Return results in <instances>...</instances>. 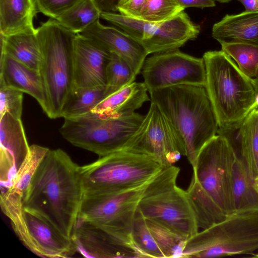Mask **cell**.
Returning a JSON list of instances; mask_svg holds the SVG:
<instances>
[{
  "label": "cell",
  "instance_id": "cell-1",
  "mask_svg": "<svg viewBox=\"0 0 258 258\" xmlns=\"http://www.w3.org/2000/svg\"><path fill=\"white\" fill-rule=\"evenodd\" d=\"M83 195L80 166L62 150H49L25 192L23 206L72 237Z\"/></svg>",
  "mask_w": 258,
  "mask_h": 258
},
{
  "label": "cell",
  "instance_id": "cell-2",
  "mask_svg": "<svg viewBox=\"0 0 258 258\" xmlns=\"http://www.w3.org/2000/svg\"><path fill=\"white\" fill-rule=\"evenodd\" d=\"M238 156L229 141L217 134L199 153L185 191L200 229L221 221L234 212L233 174Z\"/></svg>",
  "mask_w": 258,
  "mask_h": 258
},
{
  "label": "cell",
  "instance_id": "cell-3",
  "mask_svg": "<svg viewBox=\"0 0 258 258\" xmlns=\"http://www.w3.org/2000/svg\"><path fill=\"white\" fill-rule=\"evenodd\" d=\"M156 104L183 142L194 168L202 147L217 135L219 128L204 87L182 85L150 92Z\"/></svg>",
  "mask_w": 258,
  "mask_h": 258
},
{
  "label": "cell",
  "instance_id": "cell-4",
  "mask_svg": "<svg viewBox=\"0 0 258 258\" xmlns=\"http://www.w3.org/2000/svg\"><path fill=\"white\" fill-rule=\"evenodd\" d=\"M205 86L219 128L243 120L256 106L252 79L222 50L208 51L203 56Z\"/></svg>",
  "mask_w": 258,
  "mask_h": 258
},
{
  "label": "cell",
  "instance_id": "cell-5",
  "mask_svg": "<svg viewBox=\"0 0 258 258\" xmlns=\"http://www.w3.org/2000/svg\"><path fill=\"white\" fill-rule=\"evenodd\" d=\"M42 54L39 70L50 118L60 117L63 106L74 88L73 54L76 33L50 18L36 29Z\"/></svg>",
  "mask_w": 258,
  "mask_h": 258
},
{
  "label": "cell",
  "instance_id": "cell-6",
  "mask_svg": "<svg viewBox=\"0 0 258 258\" xmlns=\"http://www.w3.org/2000/svg\"><path fill=\"white\" fill-rule=\"evenodd\" d=\"M180 170L173 165L164 168L146 186L138 210L145 219L187 240L200 228L186 191L177 185Z\"/></svg>",
  "mask_w": 258,
  "mask_h": 258
},
{
  "label": "cell",
  "instance_id": "cell-7",
  "mask_svg": "<svg viewBox=\"0 0 258 258\" xmlns=\"http://www.w3.org/2000/svg\"><path fill=\"white\" fill-rule=\"evenodd\" d=\"M164 168L150 155L121 151L80 166L84 194L119 191L150 182Z\"/></svg>",
  "mask_w": 258,
  "mask_h": 258
},
{
  "label": "cell",
  "instance_id": "cell-8",
  "mask_svg": "<svg viewBox=\"0 0 258 258\" xmlns=\"http://www.w3.org/2000/svg\"><path fill=\"white\" fill-rule=\"evenodd\" d=\"M23 195L12 188L1 189L2 212L21 242L36 255L68 257L77 251L72 237L63 235L46 219L23 206Z\"/></svg>",
  "mask_w": 258,
  "mask_h": 258
},
{
  "label": "cell",
  "instance_id": "cell-9",
  "mask_svg": "<svg viewBox=\"0 0 258 258\" xmlns=\"http://www.w3.org/2000/svg\"><path fill=\"white\" fill-rule=\"evenodd\" d=\"M257 250L258 213L234 212L187 240L182 257L252 256Z\"/></svg>",
  "mask_w": 258,
  "mask_h": 258
},
{
  "label": "cell",
  "instance_id": "cell-10",
  "mask_svg": "<svg viewBox=\"0 0 258 258\" xmlns=\"http://www.w3.org/2000/svg\"><path fill=\"white\" fill-rule=\"evenodd\" d=\"M145 115L137 112L107 116L90 112L83 116L64 119L59 132L75 146L100 157L121 151L142 123Z\"/></svg>",
  "mask_w": 258,
  "mask_h": 258
},
{
  "label": "cell",
  "instance_id": "cell-11",
  "mask_svg": "<svg viewBox=\"0 0 258 258\" xmlns=\"http://www.w3.org/2000/svg\"><path fill=\"white\" fill-rule=\"evenodd\" d=\"M149 183L119 191L84 194L77 221L99 227L140 256L132 232L139 202Z\"/></svg>",
  "mask_w": 258,
  "mask_h": 258
},
{
  "label": "cell",
  "instance_id": "cell-12",
  "mask_svg": "<svg viewBox=\"0 0 258 258\" xmlns=\"http://www.w3.org/2000/svg\"><path fill=\"white\" fill-rule=\"evenodd\" d=\"M111 24L138 41L148 54L178 49L195 39L200 26L194 24L184 11L162 22L152 23L114 13Z\"/></svg>",
  "mask_w": 258,
  "mask_h": 258
},
{
  "label": "cell",
  "instance_id": "cell-13",
  "mask_svg": "<svg viewBox=\"0 0 258 258\" xmlns=\"http://www.w3.org/2000/svg\"><path fill=\"white\" fill-rule=\"evenodd\" d=\"M125 151L151 156L164 168L173 165L181 156L186 155L183 142L160 108L152 102Z\"/></svg>",
  "mask_w": 258,
  "mask_h": 258
},
{
  "label": "cell",
  "instance_id": "cell-14",
  "mask_svg": "<svg viewBox=\"0 0 258 258\" xmlns=\"http://www.w3.org/2000/svg\"><path fill=\"white\" fill-rule=\"evenodd\" d=\"M141 73L149 93L175 86L205 87L206 84L203 58L194 57L178 49L155 53L146 58Z\"/></svg>",
  "mask_w": 258,
  "mask_h": 258
},
{
  "label": "cell",
  "instance_id": "cell-15",
  "mask_svg": "<svg viewBox=\"0 0 258 258\" xmlns=\"http://www.w3.org/2000/svg\"><path fill=\"white\" fill-rule=\"evenodd\" d=\"M110 56L94 40L77 33L74 45V88L107 85L106 69Z\"/></svg>",
  "mask_w": 258,
  "mask_h": 258
},
{
  "label": "cell",
  "instance_id": "cell-16",
  "mask_svg": "<svg viewBox=\"0 0 258 258\" xmlns=\"http://www.w3.org/2000/svg\"><path fill=\"white\" fill-rule=\"evenodd\" d=\"M0 144L1 188L6 189L30 149L21 119L8 112L0 115Z\"/></svg>",
  "mask_w": 258,
  "mask_h": 258
},
{
  "label": "cell",
  "instance_id": "cell-17",
  "mask_svg": "<svg viewBox=\"0 0 258 258\" xmlns=\"http://www.w3.org/2000/svg\"><path fill=\"white\" fill-rule=\"evenodd\" d=\"M80 34L93 39L110 53H114L124 60L135 76L141 73L148 54L138 41L124 31L103 25L98 19Z\"/></svg>",
  "mask_w": 258,
  "mask_h": 258
},
{
  "label": "cell",
  "instance_id": "cell-18",
  "mask_svg": "<svg viewBox=\"0 0 258 258\" xmlns=\"http://www.w3.org/2000/svg\"><path fill=\"white\" fill-rule=\"evenodd\" d=\"M72 238L77 251L86 257H140L134 249L124 245L99 227L86 222L77 221Z\"/></svg>",
  "mask_w": 258,
  "mask_h": 258
},
{
  "label": "cell",
  "instance_id": "cell-19",
  "mask_svg": "<svg viewBox=\"0 0 258 258\" xmlns=\"http://www.w3.org/2000/svg\"><path fill=\"white\" fill-rule=\"evenodd\" d=\"M9 87L28 94L34 98L44 112L47 111L45 88L40 72L1 54L0 87Z\"/></svg>",
  "mask_w": 258,
  "mask_h": 258
},
{
  "label": "cell",
  "instance_id": "cell-20",
  "mask_svg": "<svg viewBox=\"0 0 258 258\" xmlns=\"http://www.w3.org/2000/svg\"><path fill=\"white\" fill-rule=\"evenodd\" d=\"M212 35L219 42H240L258 45V11L226 15L214 24Z\"/></svg>",
  "mask_w": 258,
  "mask_h": 258
},
{
  "label": "cell",
  "instance_id": "cell-21",
  "mask_svg": "<svg viewBox=\"0 0 258 258\" xmlns=\"http://www.w3.org/2000/svg\"><path fill=\"white\" fill-rule=\"evenodd\" d=\"M144 82H133L110 94L91 112L107 116H121L135 112L150 100Z\"/></svg>",
  "mask_w": 258,
  "mask_h": 258
},
{
  "label": "cell",
  "instance_id": "cell-22",
  "mask_svg": "<svg viewBox=\"0 0 258 258\" xmlns=\"http://www.w3.org/2000/svg\"><path fill=\"white\" fill-rule=\"evenodd\" d=\"M1 54H6L28 67L39 72L42 54L36 29L9 36L0 33Z\"/></svg>",
  "mask_w": 258,
  "mask_h": 258
},
{
  "label": "cell",
  "instance_id": "cell-23",
  "mask_svg": "<svg viewBox=\"0 0 258 258\" xmlns=\"http://www.w3.org/2000/svg\"><path fill=\"white\" fill-rule=\"evenodd\" d=\"M37 12L33 0H0V33L9 36L35 32Z\"/></svg>",
  "mask_w": 258,
  "mask_h": 258
},
{
  "label": "cell",
  "instance_id": "cell-24",
  "mask_svg": "<svg viewBox=\"0 0 258 258\" xmlns=\"http://www.w3.org/2000/svg\"><path fill=\"white\" fill-rule=\"evenodd\" d=\"M233 193L234 212L258 213V192L245 163L239 156L233 169Z\"/></svg>",
  "mask_w": 258,
  "mask_h": 258
},
{
  "label": "cell",
  "instance_id": "cell-25",
  "mask_svg": "<svg viewBox=\"0 0 258 258\" xmlns=\"http://www.w3.org/2000/svg\"><path fill=\"white\" fill-rule=\"evenodd\" d=\"M116 91L107 85L74 88L63 106L60 117L70 119L87 114L106 97Z\"/></svg>",
  "mask_w": 258,
  "mask_h": 258
},
{
  "label": "cell",
  "instance_id": "cell-26",
  "mask_svg": "<svg viewBox=\"0 0 258 258\" xmlns=\"http://www.w3.org/2000/svg\"><path fill=\"white\" fill-rule=\"evenodd\" d=\"M240 156L253 179L258 175V107L254 108L243 120Z\"/></svg>",
  "mask_w": 258,
  "mask_h": 258
},
{
  "label": "cell",
  "instance_id": "cell-27",
  "mask_svg": "<svg viewBox=\"0 0 258 258\" xmlns=\"http://www.w3.org/2000/svg\"><path fill=\"white\" fill-rule=\"evenodd\" d=\"M101 13L96 0H81L55 20L77 34L99 19Z\"/></svg>",
  "mask_w": 258,
  "mask_h": 258
},
{
  "label": "cell",
  "instance_id": "cell-28",
  "mask_svg": "<svg viewBox=\"0 0 258 258\" xmlns=\"http://www.w3.org/2000/svg\"><path fill=\"white\" fill-rule=\"evenodd\" d=\"M221 50L229 56L248 78H255L258 70V45L240 42H219Z\"/></svg>",
  "mask_w": 258,
  "mask_h": 258
},
{
  "label": "cell",
  "instance_id": "cell-29",
  "mask_svg": "<svg viewBox=\"0 0 258 258\" xmlns=\"http://www.w3.org/2000/svg\"><path fill=\"white\" fill-rule=\"evenodd\" d=\"M49 151L38 145L30 146L29 153L19 167L11 186L23 196L38 168Z\"/></svg>",
  "mask_w": 258,
  "mask_h": 258
},
{
  "label": "cell",
  "instance_id": "cell-30",
  "mask_svg": "<svg viewBox=\"0 0 258 258\" xmlns=\"http://www.w3.org/2000/svg\"><path fill=\"white\" fill-rule=\"evenodd\" d=\"M132 238L141 257L165 258L138 208L134 220Z\"/></svg>",
  "mask_w": 258,
  "mask_h": 258
},
{
  "label": "cell",
  "instance_id": "cell-31",
  "mask_svg": "<svg viewBox=\"0 0 258 258\" xmlns=\"http://www.w3.org/2000/svg\"><path fill=\"white\" fill-rule=\"evenodd\" d=\"M145 220L165 258L182 257L187 240L155 222L146 219Z\"/></svg>",
  "mask_w": 258,
  "mask_h": 258
},
{
  "label": "cell",
  "instance_id": "cell-32",
  "mask_svg": "<svg viewBox=\"0 0 258 258\" xmlns=\"http://www.w3.org/2000/svg\"><path fill=\"white\" fill-rule=\"evenodd\" d=\"M184 9L176 0H147L138 19L152 23L162 22L175 17Z\"/></svg>",
  "mask_w": 258,
  "mask_h": 258
},
{
  "label": "cell",
  "instance_id": "cell-33",
  "mask_svg": "<svg viewBox=\"0 0 258 258\" xmlns=\"http://www.w3.org/2000/svg\"><path fill=\"white\" fill-rule=\"evenodd\" d=\"M106 78L107 85L117 91L134 82L136 76L124 60L111 53L106 67Z\"/></svg>",
  "mask_w": 258,
  "mask_h": 258
},
{
  "label": "cell",
  "instance_id": "cell-34",
  "mask_svg": "<svg viewBox=\"0 0 258 258\" xmlns=\"http://www.w3.org/2000/svg\"><path fill=\"white\" fill-rule=\"evenodd\" d=\"M23 92L9 87H0V115L8 112L21 119Z\"/></svg>",
  "mask_w": 258,
  "mask_h": 258
},
{
  "label": "cell",
  "instance_id": "cell-35",
  "mask_svg": "<svg viewBox=\"0 0 258 258\" xmlns=\"http://www.w3.org/2000/svg\"><path fill=\"white\" fill-rule=\"evenodd\" d=\"M81 0H33L37 12L56 19Z\"/></svg>",
  "mask_w": 258,
  "mask_h": 258
},
{
  "label": "cell",
  "instance_id": "cell-36",
  "mask_svg": "<svg viewBox=\"0 0 258 258\" xmlns=\"http://www.w3.org/2000/svg\"><path fill=\"white\" fill-rule=\"evenodd\" d=\"M147 0H120L117 10L119 14L138 19L141 10Z\"/></svg>",
  "mask_w": 258,
  "mask_h": 258
},
{
  "label": "cell",
  "instance_id": "cell-37",
  "mask_svg": "<svg viewBox=\"0 0 258 258\" xmlns=\"http://www.w3.org/2000/svg\"><path fill=\"white\" fill-rule=\"evenodd\" d=\"M184 9L189 7L211 8L216 6L214 0H176Z\"/></svg>",
  "mask_w": 258,
  "mask_h": 258
},
{
  "label": "cell",
  "instance_id": "cell-38",
  "mask_svg": "<svg viewBox=\"0 0 258 258\" xmlns=\"http://www.w3.org/2000/svg\"><path fill=\"white\" fill-rule=\"evenodd\" d=\"M120 0H96L102 12H118L117 7Z\"/></svg>",
  "mask_w": 258,
  "mask_h": 258
},
{
  "label": "cell",
  "instance_id": "cell-39",
  "mask_svg": "<svg viewBox=\"0 0 258 258\" xmlns=\"http://www.w3.org/2000/svg\"><path fill=\"white\" fill-rule=\"evenodd\" d=\"M246 11H258V0H238Z\"/></svg>",
  "mask_w": 258,
  "mask_h": 258
},
{
  "label": "cell",
  "instance_id": "cell-40",
  "mask_svg": "<svg viewBox=\"0 0 258 258\" xmlns=\"http://www.w3.org/2000/svg\"><path fill=\"white\" fill-rule=\"evenodd\" d=\"M253 182L254 188L258 192V175L253 178Z\"/></svg>",
  "mask_w": 258,
  "mask_h": 258
},
{
  "label": "cell",
  "instance_id": "cell-41",
  "mask_svg": "<svg viewBox=\"0 0 258 258\" xmlns=\"http://www.w3.org/2000/svg\"><path fill=\"white\" fill-rule=\"evenodd\" d=\"M252 82H253V84L254 85V87L255 91V94H256V93H258V81L254 80L252 79Z\"/></svg>",
  "mask_w": 258,
  "mask_h": 258
},
{
  "label": "cell",
  "instance_id": "cell-42",
  "mask_svg": "<svg viewBox=\"0 0 258 258\" xmlns=\"http://www.w3.org/2000/svg\"><path fill=\"white\" fill-rule=\"evenodd\" d=\"M215 1H217L220 3H228L231 2L232 0H214Z\"/></svg>",
  "mask_w": 258,
  "mask_h": 258
},
{
  "label": "cell",
  "instance_id": "cell-43",
  "mask_svg": "<svg viewBox=\"0 0 258 258\" xmlns=\"http://www.w3.org/2000/svg\"><path fill=\"white\" fill-rule=\"evenodd\" d=\"M255 104L257 107H258V93L255 94Z\"/></svg>",
  "mask_w": 258,
  "mask_h": 258
},
{
  "label": "cell",
  "instance_id": "cell-44",
  "mask_svg": "<svg viewBox=\"0 0 258 258\" xmlns=\"http://www.w3.org/2000/svg\"><path fill=\"white\" fill-rule=\"evenodd\" d=\"M253 79L254 80L258 81V70H257V73H256V75L255 78H254V79Z\"/></svg>",
  "mask_w": 258,
  "mask_h": 258
}]
</instances>
